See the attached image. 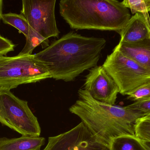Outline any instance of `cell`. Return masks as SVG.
<instances>
[{"label":"cell","mask_w":150,"mask_h":150,"mask_svg":"<svg viewBox=\"0 0 150 150\" xmlns=\"http://www.w3.org/2000/svg\"><path fill=\"white\" fill-rule=\"evenodd\" d=\"M15 46L16 45L11 41L0 35V56L14 51Z\"/></svg>","instance_id":"ffe728a7"},{"label":"cell","mask_w":150,"mask_h":150,"mask_svg":"<svg viewBox=\"0 0 150 150\" xmlns=\"http://www.w3.org/2000/svg\"><path fill=\"white\" fill-rule=\"evenodd\" d=\"M25 38V45L18 55H32L34 49L39 45H42V48H45L49 45V40L46 39L30 26L28 36Z\"/></svg>","instance_id":"5bb4252c"},{"label":"cell","mask_w":150,"mask_h":150,"mask_svg":"<svg viewBox=\"0 0 150 150\" xmlns=\"http://www.w3.org/2000/svg\"><path fill=\"white\" fill-rule=\"evenodd\" d=\"M102 66L123 96L150 81V70L123 55L116 47L108 55Z\"/></svg>","instance_id":"8992f818"},{"label":"cell","mask_w":150,"mask_h":150,"mask_svg":"<svg viewBox=\"0 0 150 150\" xmlns=\"http://www.w3.org/2000/svg\"><path fill=\"white\" fill-rule=\"evenodd\" d=\"M61 16L73 29L119 32L131 16L122 2L115 0H61Z\"/></svg>","instance_id":"3957f363"},{"label":"cell","mask_w":150,"mask_h":150,"mask_svg":"<svg viewBox=\"0 0 150 150\" xmlns=\"http://www.w3.org/2000/svg\"><path fill=\"white\" fill-rule=\"evenodd\" d=\"M52 78L47 66L35 54L0 56V90L10 91L19 85Z\"/></svg>","instance_id":"277c9868"},{"label":"cell","mask_w":150,"mask_h":150,"mask_svg":"<svg viewBox=\"0 0 150 150\" xmlns=\"http://www.w3.org/2000/svg\"><path fill=\"white\" fill-rule=\"evenodd\" d=\"M43 150H109L81 122L71 130L48 138Z\"/></svg>","instance_id":"ba28073f"},{"label":"cell","mask_w":150,"mask_h":150,"mask_svg":"<svg viewBox=\"0 0 150 150\" xmlns=\"http://www.w3.org/2000/svg\"><path fill=\"white\" fill-rule=\"evenodd\" d=\"M117 49L125 56L150 70V37L134 42H119Z\"/></svg>","instance_id":"8fae6325"},{"label":"cell","mask_w":150,"mask_h":150,"mask_svg":"<svg viewBox=\"0 0 150 150\" xmlns=\"http://www.w3.org/2000/svg\"><path fill=\"white\" fill-rule=\"evenodd\" d=\"M56 0H23L21 14L29 25L47 40L58 38V29L55 16Z\"/></svg>","instance_id":"52a82bcc"},{"label":"cell","mask_w":150,"mask_h":150,"mask_svg":"<svg viewBox=\"0 0 150 150\" xmlns=\"http://www.w3.org/2000/svg\"><path fill=\"white\" fill-rule=\"evenodd\" d=\"M109 150H148L143 141L135 135H124L112 140L108 147Z\"/></svg>","instance_id":"4fadbf2b"},{"label":"cell","mask_w":150,"mask_h":150,"mask_svg":"<svg viewBox=\"0 0 150 150\" xmlns=\"http://www.w3.org/2000/svg\"><path fill=\"white\" fill-rule=\"evenodd\" d=\"M45 139L40 136H22L19 138H0V150H40Z\"/></svg>","instance_id":"7c38bea8"},{"label":"cell","mask_w":150,"mask_h":150,"mask_svg":"<svg viewBox=\"0 0 150 150\" xmlns=\"http://www.w3.org/2000/svg\"><path fill=\"white\" fill-rule=\"evenodd\" d=\"M1 20L6 24L10 25L22 33L25 38L28 36L30 26L28 21L23 14L9 12L2 14Z\"/></svg>","instance_id":"9a60e30c"},{"label":"cell","mask_w":150,"mask_h":150,"mask_svg":"<svg viewBox=\"0 0 150 150\" xmlns=\"http://www.w3.org/2000/svg\"><path fill=\"white\" fill-rule=\"evenodd\" d=\"M0 122L22 136H40L41 128L28 102L8 90H0Z\"/></svg>","instance_id":"5b68a950"},{"label":"cell","mask_w":150,"mask_h":150,"mask_svg":"<svg viewBox=\"0 0 150 150\" xmlns=\"http://www.w3.org/2000/svg\"><path fill=\"white\" fill-rule=\"evenodd\" d=\"M120 42L134 43L150 37V17L149 13L133 15L126 26L118 32Z\"/></svg>","instance_id":"30bf717a"},{"label":"cell","mask_w":150,"mask_h":150,"mask_svg":"<svg viewBox=\"0 0 150 150\" xmlns=\"http://www.w3.org/2000/svg\"><path fill=\"white\" fill-rule=\"evenodd\" d=\"M84 90L96 101L115 105L120 90L102 66L92 68L86 77Z\"/></svg>","instance_id":"9c48e42d"},{"label":"cell","mask_w":150,"mask_h":150,"mask_svg":"<svg viewBox=\"0 0 150 150\" xmlns=\"http://www.w3.org/2000/svg\"><path fill=\"white\" fill-rule=\"evenodd\" d=\"M135 135L142 141L150 142V116L137 119L135 127Z\"/></svg>","instance_id":"2e32d148"},{"label":"cell","mask_w":150,"mask_h":150,"mask_svg":"<svg viewBox=\"0 0 150 150\" xmlns=\"http://www.w3.org/2000/svg\"><path fill=\"white\" fill-rule=\"evenodd\" d=\"M122 3L125 7L130 9L133 15L137 12H150V0H124Z\"/></svg>","instance_id":"e0dca14e"},{"label":"cell","mask_w":150,"mask_h":150,"mask_svg":"<svg viewBox=\"0 0 150 150\" xmlns=\"http://www.w3.org/2000/svg\"><path fill=\"white\" fill-rule=\"evenodd\" d=\"M144 145L148 150H150V142L147 141H143Z\"/></svg>","instance_id":"44dd1931"},{"label":"cell","mask_w":150,"mask_h":150,"mask_svg":"<svg viewBox=\"0 0 150 150\" xmlns=\"http://www.w3.org/2000/svg\"><path fill=\"white\" fill-rule=\"evenodd\" d=\"M126 107L142 117L150 116V98L136 101Z\"/></svg>","instance_id":"ac0fdd59"},{"label":"cell","mask_w":150,"mask_h":150,"mask_svg":"<svg viewBox=\"0 0 150 150\" xmlns=\"http://www.w3.org/2000/svg\"><path fill=\"white\" fill-rule=\"evenodd\" d=\"M3 1L2 0H0V21L1 20V16L3 14Z\"/></svg>","instance_id":"7402d4cb"},{"label":"cell","mask_w":150,"mask_h":150,"mask_svg":"<svg viewBox=\"0 0 150 150\" xmlns=\"http://www.w3.org/2000/svg\"><path fill=\"white\" fill-rule=\"evenodd\" d=\"M127 99L136 101L150 98V81L128 94Z\"/></svg>","instance_id":"d6986e66"},{"label":"cell","mask_w":150,"mask_h":150,"mask_svg":"<svg viewBox=\"0 0 150 150\" xmlns=\"http://www.w3.org/2000/svg\"><path fill=\"white\" fill-rule=\"evenodd\" d=\"M79 99L69 112L80 118L91 134L108 148L114 138L135 135L137 121L142 116L126 107L109 105L94 100L88 92L79 89Z\"/></svg>","instance_id":"7a4b0ae2"},{"label":"cell","mask_w":150,"mask_h":150,"mask_svg":"<svg viewBox=\"0 0 150 150\" xmlns=\"http://www.w3.org/2000/svg\"><path fill=\"white\" fill-rule=\"evenodd\" d=\"M106 41L70 32L35 54L46 64L52 78L66 82L74 81L87 70L97 66Z\"/></svg>","instance_id":"6da1fadb"}]
</instances>
